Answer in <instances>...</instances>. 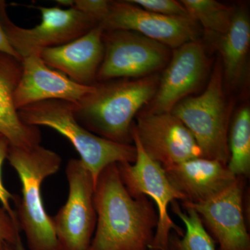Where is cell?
Segmentation results:
<instances>
[{"label": "cell", "instance_id": "1", "mask_svg": "<svg viewBox=\"0 0 250 250\" xmlns=\"http://www.w3.org/2000/svg\"><path fill=\"white\" fill-rule=\"evenodd\" d=\"M97 224L88 250H149L159 216L152 200L130 195L118 164L104 169L95 184Z\"/></svg>", "mask_w": 250, "mask_h": 250}, {"label": "cell", "instance_id": "2", "mask_svg": "<svg viewBox=\"0 0 250 250\" xmlns=\"http://www.w3.org/2000/svg\"><path fill=\"white\" fill-rule=\"evenodd\" d=\"M159 86L155 75L96 82L93 90L74 104L75 118L93 134L122 144L133 143L134 119L152 101Z\"/></svg>", "mask_w": 250, "mask_h": 250}, {"label": "cell", "instance_id": "3", "mask_svg": "<svg viewBox=\"0 0 250 250\" xmlns=\"http://www.w3.org/2000/svg\"><path fill=\"white\" fill-rule=\"evenodd\" d=\"M17 172L22 195H15L14 209L29 250H60L52 217L46 211L41 188L46 179L57 173L62 159L57 152L39 146L30 148L10 146L7 159Z\"/></svg>", "mask_w": 250, "mask_h": 250}, {"label": "cell", "instance_id": "4", "mask_svg": "<svg viewBox=\"0 0 250 250\" xmlns=\"http://www.w3.org/2000/svg\"><path fill=\"white\" fill-rule=\"evenodd\" d=\"M25 124L53 129L66 138L80 155L96 184L100 174L113 164L135 162L134 145L113 142L90 132L79 123L74 104L62 100H47L18 110Z\"/></svg>", "mask_w": 250, "mask_h": 250}, {"label": "cell", "instance_id": "5", "mask_svg": "<svg viewBox=\"0 0 250 250\" xmlns=\"http://www.w3.org/2000/svg\"><path fill=\"white\" fill-rule=\"evenodd\" d=\"M171 113L189 130L201 150L202 157L228 166L229 111L224 91L220 62L215 65L203 93L184 99Z\"/></svg>", "mask_w": 250, "mask_h": 250}, {"label": "cell", "instance_id": "6", "mask_svg": "<svg viewBox=\"0 0 250 250\" xmlns=\"http://www.w3.org/2000/svg\"><path fill=\"white\" fill-rule=\"evenodd\" d=\"M42 17L40 24L23 28L11 21L4 1L0 0V23L8 40L21 59L41 55L46 49L58 47L76 40L91 30L98 23L76 8L34 6Z\"/></svg>", "mask_w": 250, "mask_h": 250}, {"label": "cell", "instance_id": "7", "mask_svg": "<svg viewBox=\"0 0 250 250\" xmlns=\"http://www.w3.org/2000/svg\"><path fill=\"white\" fill-rule=\"evenodd\" d=\"M136 149V161L118 164L122 181L130 195L151 198L158 210V221L154 239L149 250H167L169 236L175 231L183 236L184 231L170 218L169 206L174 201H184V197L172 186L164 167L152 160L143 150L137 136L131 131Z\"/></svg>", "mask_w": 250, "mask_h": 250}, {"label": "cell", "instance_id": "8", "mask_svg": "<svg viewBox=\"0 0 250 250\" xmlns=\"http://www.w3.org/2000/svg\"><path fill=\"white\" fill-rule=\"evenodd\" d=\"M69 192L65 205L52 217L60 250H88L97 224L95 182L80 159L67 162Z\"/></svg>", "mask_w": 250, "mask_h": 250}, {"label": "cell", "instance_id": "9", "mask_svg": "<svg viewBox=\"0 0 250 250\" xmlns=\"http://www.w3.org/2000/svg\"><path fill=\"white\" fill-rule=\"evenodd\" d=\"M104 54L96 82L152 75L170 62V49L135 31H104Z\"/></svg>", "mask_w": 250, "mask_h": 250}, {"label": "cell", "instance_id": "10", "mask_svg": "<svg viewBox=\"0 0 250 250\" xmlns=\"http://www.w3.org/2000/svg\"><path fill=\"white\" fill-rule=\"evenodd\" d=\"M99 24L104 31H135L168 48L197 41L199 34L197 22L191 17L154 14L129 1H111L107 16Z\"/></svg>", "mask_w": 250, "mask_h": 250}, {"label": "cell", "instance_id": "11", "mask_svg": "<svg viewBox=\"0 0 250 250\" xmlns=\"http://www.w3.org/2000/svg\"><path fill=\"white\" fill-rule=\"evenodd\" d=\"M132 130L143 150L164 168L202 157L193 136L171 112L138 115Z\"/></svg>", "mask_w": 250, "mask_h": 250}, {"label": "cell", "instance_id": "12", "mask_svg": "<svg viewBox=\"0 0 250 250\" xmlns=\"http://www.w3.org/2000/svg\"><path fill=\"white\" fill-rule=\"evenodd\" d=\"M244 179L236 182L207 201L182 202L196 211L218 250H250V237L243 208Z\"/></svg>", "mask_w": 250, "mask_h": 250}, {"label": "cell", "instance_id": "13", "mask_svg": "<svg viewBox=\"0 0 250 250\" xmlns=\"http://www.w3.org/2000/svg\"><path fill=\"white\" fill-rule=\"evenodd\" d=\"M208 60L198 41L175 49L159 83L148 112H171L174 106L200 86L207 74Z\"/></svg>", "mask_w": 250, "mask_h": 250}, {"label": "cell", "instance_id": "14", "mask_svg": "<svg viewBox=\"0 0 250 250\" xmlns=\"http://www.w3.org/2000/svg\"><path fill=\"white\" fill-rule=\"evenodd\" d=\"M22 72L14 93L18 110L47 100H62L77 104L93 90V85L78 84L62 72L46 65L41 55L22 59Z\"/></svg>", "mask_w": 250, "mask_h": 250}, {"label": "cell", "instance_id": "15", "mask_svg": "<svg viewBox=\"0 0 250 250\" xmlns=\"http://www.w3.org/2000/svg\"><path fill=\"white\" fill-rule=\"evenodd\" d=\"M104 30L95 26L76 40L58 47L46 49L41 57L46 65L62 72L78 84L91 86L96 77L104 54Z\"/></svg>", "mask_w": 250, "mask_h": 250}, {"label": "cell", "instance_id": "16", "mask_svg": "<svg viewBox=\"0 0 250 250\" xmlns=\"http://www.w3.org/2000/svg\"><path fill=\"white\" fill-rule=\"evenodd\" d=\"M170 183L184 197V201H207L226 190L237 179L228 166L217 160L195 158L164 168Z\"/></svg>", "mask_w": 250, "mask_h": 250}, {"label": "cell", "instance_id": "17", "mask_svg": "<svg viewBox=\"0 0 250 250\" xmlns=\"http://www.w3.org/2000/svg\"><path fill=\"white\" fill-rule=\"evenodd\" d=\"M22 60L0 52V135L10 146L30 148L41 145L39 126L25 124L20 118L14 93L22 75Z\"/></svg>", "mask_w": 250, "mask_h": 250}, {"label": "cell", "instance_id": "18", "mask_svg": "<svg viewBox=\"0 0 250 250\" xmlns=\"http://www.w3.org/2000/svg\"><path fill=\"white\" fill-rule=\"evenodd\" d=\"M220 36L219 49L224 78L229 84L236 86L244 77L250 49V21L246 10L234 11L229 29Z\"/></svg>", "mask_w": 250, "mask_h": 250}, {"label": "cell", "instance_id": "19", "mask_svg": "<svg viewBox=\"0 0 250 250\" xmlns=\"http://www.w3.org/2000/svg\"><path fill=\"white\" fill-rule=\"evenodd\" d=\"M229 170L237 177L247 178L250 173V109L240 108L228 131Z\"/></svg>", "mask_w": 250, "mask_h": 250}, {"label": "cell", "instance_id": "20", "mask_svg": "<svg viewBox=\"0 0 250 250\" xmlns=\"http://www.w3.org/2000/svg\"><path fill=\"white\" fill-rule=\"evenodd\" d=\"M171 205L172 211L184 223L186 232L183 236H179L175 231H172L167 250H216L214 241L207 232L196 211L184 205L185 211H183L177 201Z\"/></svg>", "mask_w": 250, "mask_h": 250}, {"label": "cell", "instance_id": "21", "mask_svg": "<svg viewBox=\"0 0 250 250\" xmlns=\"http://www.w3.org/2000/svg\"><path fill=\"white\" fill-rule=\"evenodd\" d=\"M180 1L189 16L200 22L206 30L222 36L229 29L234 13L229 6L215 0Z\"/></svg>", "mask_w": 250, "mask_h": 250}, {"label": "cell", "instance_id": "22", "mask_svg": "<svg viewBox=\"0 0 250 250\" xmlns=\"http://www.w3.org/2000/svg\"><path fill=\"white\" fill-rule=\"evenodd\" d=\"M18 222L0 204V250H26Z\"/></svg>", "mask_w": 250, "mask_h": 250}, {"label": "cell", "instance_id": "23", "mask_svg": "<svg viewBox=\"0 0 250 250\" xmlns=\"http://www.w3.org/2000/svg\"><path fill=\"white\" fill-rule=\"evenodd\" d=\"M146 11L172 17H190L181 1L174 0H129Z\"/></svg>", "mask_w": 250, "mask_h": 250}, {"label": "cell", "instance_id": "24", "mask_svg": "<svg viewBox=\"0 0 250 250\" xmlns=\"http://www.w3.org/2000/svg\"><path fill=\"white\" fill-rule=\"evenodd\" d=\"M110 4L111 1L106 0H74L73 6L100 24L107 16Z\"/></svg>", "mask_w": 250, "mask_h": 250}, {"label": "cell", "instance_id": "25", "mask_svg": "<svg viewBox=\"0 0 250 250\" xmlns=\"http://www.w3.org/2000/svg\"><path fill=\"white\" fill-rule=\"evenodd\" d=\"M10 144L7 139L3 136H0V204L11 215V218L18 222L17 217L14 208L11 207V202H14L15 195H13L6 188L3 184L1 177V170L5 159H7Z\"/></svg>", "mask_w": 250, "mask_h": 250}, {"label": "cell", "instance_id": "26", "mask_svg": "<svg viewBox=\"0 0 250 250\" xmlns=\"http://www.w3.org/2000/svg\"><path fill=\"white\" fill-rule=\"evenodd\" d=\"M0 52L3 53L9 54L16 58L21 59L19 55L16 53V51L13 48L12 46L10 44L9 40H8L7 36L5 34L4 29L0 23ZM22 60V59H21Z\"/></svg>", "mask_w": 250, "mask_h": 250}, {"label": "cell", "instance_id": "27", "mask_svg": "<svg viewBox=\"0 0 250 250\" xmlns=\"http://www.w3.org/2000/svg\"></svg>", "mask_w": 250, "mask_h": 250}, {"label": "cell", "instance_id": "28", "mask_svg": "<svg viewBox=\"0 0 250 250\" xmlns=\"http://www.w3.org/2000/svg\"><path fill=\"white\" fill-rule=\"evenodd\" d=\"M0 136H1V135H0Z\"/></svg>", "mask_w": 250, "mask_h": 250}, {"label": "cell", "instance_id": "29", "mask_svg": "<svg viewBox=\"0 0 250 250\" xmlns=\"http://www.w3.org/2000/svg\"></svg>", "mask_w": 250, "mask_h": 250}]
</instances>
